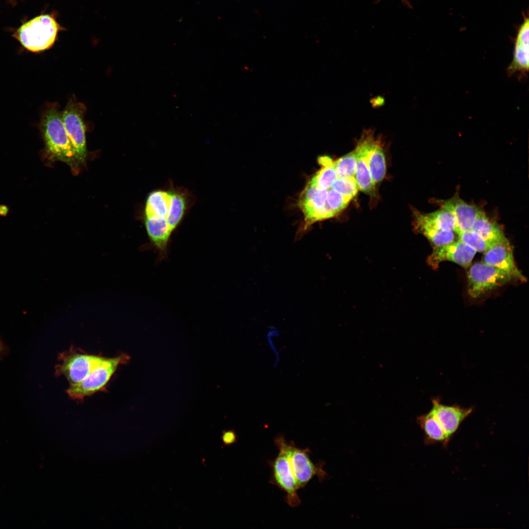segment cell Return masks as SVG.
<instances>
[{"label": "cell", "instance_id": "15", "mask_svg": "<svg viewBox=\"0 0 529 529\" xmlns=\"http://www.w3.org/2000/svg\"><path fill=\"white\" fill-rule=\"evenodd\" d=\"M442 207L452 213L456 222L455 232L457 234L471 230L479 212L477 208L466 203L458 196L443 202Z\"/></svg>", "mask_w": 529, "mask_h": 529}, {"label": "cell", "instance_id": "1", "mask_svg": "<svg viewBox=\"0 0 529 529\" xmlns=\"http://www.w3.org/2000/svg\"><path fill=\"white\" fill-rule=\"evenodd\" d=\"M47 152L51 157L72 167L77 162L75 153L65 130L62 113L55 105L49 107L41 122Z\"/></svg>", "mask_w": 529, "mask_h": 529}, {"label": "cell", "instance_id": "28", "mask_svg": "<svg viewBox=\"0 0 529 529\" xmlns=\"http://www.w3.org/2000/svg\"><path fill=\"white\" fill-rule=\"evenodd\" d=\"M3 350H4L3 345L1 343V342L0 341V356L1 355V354L3 352Z\"/></svg>", "mask_w": 529, "mask_h": 529}, {"label": "cell", "instance_id": "6", "mask_svg": "<svg viewBox=\"0 0 529 529\" xmlns=\"http://www.w3.org/2000/svg\"><path fill=\"white\" fill-rule=\"evenodd\" d=\"M468 280V294L477 298L515 279L504 271L481 262L471 266Z\"/></svg>", "mask_w": 529, "mask_h": 529}, {"label": "cell", "instance_id": "23", "mask_svg": "<svg viewBox=\"0 0 529 529\" xmlns=\"http://www.w3.org/2000/svg\"><path fill=\"white\" fill-rule=\"evenodd\" d=\"M356 150L334 161V165L339 177H354L357 167Z\"/></svg>", "mask_w": 529, "mask_h": 529}, {"label": "cell", "instance_id": "10", "mask_svg": "<svg viewBox=\"0 0 529 529\" xmlns=\"http://www.w3.org/2000/svg\"><path fill=\"white\" fill-rule=\"evenodd\" d=\"M476 253L475 249L459 240L435 247L427 258V263L433 269L438 268L440 263L446 261L467 267L470 265Z\"/></svg>", "mask_w": 529, "mask_h": 529}, {"label": "cell", "instance_id": "27", "mask_svg": "<svg viewBox=\"0 0 529 529\" xmlns=\"http://www.w3.org/2000/svg\"><path fill=\"white\" fill-rule=\"evenodd\" d=\"M224 442L227 444L234 443L236 439L235 433L233 431H228L224 433L223 437Z\"/></svg>", "mask_w": 529, "mask_h": 529}, {"label": "cell", "instance_id": "16", "mask_svg": "<svg viewBox=\"0 0 529 529\" xmlns=\"http://www.w3.org/2000/svg\"><path fill=\"white\" fill-rule=\"evenodd\" d=\"M171 200L170 184L167 188L158 189L150 192L146 200L144 217L168 219Z\"/></svg>", "mask_w": 529, "mask_h": 529}, {"label": "cell", "instance_id": "5", "mask_svg": "<svg viewBox=\"0 0 529 529\" xmlns=\"http://www.w3.org/2000/svg\"><path fill=\"white\" fill-rule=\"evenodd\" d=\"M102 356L88 354L73 346L59 353L55 366L56 376H64L70 385L83 380L104 359Z\"/></svg>", "mask_w": 529, "mask_h": 529}, {"label": "cell", "instance_id": "22", "mask_svg": "<svg viewBox=\"0 0 529 529\" xmlns=\"http://www.w3.org/2000/svg\"><path fill=\"white\" fill-rule=\"evenodd\" d=\"M416 230L424 235L435 247L441 246L454 241V231H445L430 226L415 218Z\"/></svg>", "mask_w": 529, "mask_h": 529}, {"label": "cell", "instance_id": "12", "mask_svg": "<svg viewBox=\"0 0 529 529\" xmlns=\"http://www.w3.org/2000/svg\"><path fill=\"white\" fill-rule=\"evenodd\" d=\"M372 131H364L355 148L357 162L354 177L359 190L370 196H375L376 184L371 176L367 161L368 144Z\"/></svg>", "mask_w": 529, "mask_h": 529}, {"label": "cell", "instance_id": "18", "mask_svg": "<svg viewBox=\"0 0 529 529\" xmlns=\"http://www.w3.org/2000/svg\"><path fill=\"white\" fill-rule=\"evenodd\" d=\"M417 421L424 432L427 444L439 443L447 446L449 441L431 410L418 417Z\"/></svg>", "mask_w": 529, "mask_h": 529}, {"label": "cell", "instance_id": "19", "mask_svg": "<svg viewBox=\"0 0 529 529\" xmlns=\"http://www.w3.org/2000/svg\"><path fill=\"white\" fill-rule=\"evenodd\" d=\"M471 230L484 240L491 242H498L506 240L502 229L481 211L479 212Z\"/></svg>", "mask_w": 529, "mask_h": 529}, {"label": "cell", "instance_id": "24", "mask_svg": "<svg viewBox=\"0 0 529 529\" xmlns=\"http://www.w3.org/2000/svg\"><path fill=\"white\" fill-rule=\"evenodd\" d=\"M459 240L466 243L476 252H485L495 243L486 241L483 239L476 233L469 230L458 234Z\"/></svg>", "mask_w": 529, "mask_h": 529}, {"label": "cell", "instance_id": "9", "mask_svg": "<svg viewBox=\"0 0 529 529\" xmlns=\"http://www.w3.org/2000/svg\"><path fill=\"white\" fill-rule=\"evenodd\" d=\"M431 411L450 441L461 424L473 412V408H464L457 405L442 404L438 398L432 399Z\"/></svg>", "mask_w": 529, "mask_h": 529}, {"label": "cell", "instance_id": "3", "mask_svg": "<svg viewBox=\"0 0 529 529\" xmlns=\"http://www.w3.org/2000/svg\"><path fill=\"white\" fill-rule=\"evenodd\" d=\"M59 29V25L52 16L42 15L21 25L16 35L26 49L38 52L48 49L53 45Z\"/></svg>", "mask_w": 529, "mask_h": 529}, {"label": "cell", "instance_id": "11", "mask_svg": "<svg viewBox=\"0 0 529 529\" xmlns=\"http://www.w3.org/2000/svg\"><path fill=\"white\" fill-rule=\"evenodd\" d=\"M483 259V263L504 271L515 280H526L515 264L512 248L507 239L495 243L484 252Z\"/></svg>", "mask_w": 529, "mask_h": 529}, {"label": "cell", "instance_id": "17", "mask_svg": "<svg viewBox=\"0 0 529 529\" xmlns=\"http://www.w3.org/2000/svg\"><path fill=\"white\" fill-rule=\"evenodd\" d=\"M367 161L371 176L376 184L382 181L385 176L386 164L381 141L375 138L373 131L369 138Z\"/></svg>", "mask_w": 529, "mask_h": 529}, {"label": "cell", "instance_id": "21", "mask_svg": "<svg viewBox=\"0 0 529 529\" xmlns=\"http://www.w3.org/2000/svg\"><path fill=\"white\" fill-rule=\"evenodd\" d=\"M318 162L321 168L308 182L318 188L328 190L337 177L334 161L329 156H321L318 158Z\"/></svg>", "mask_w": 529, "mask_h": 529}, {"label": "cell", "instance_id": "14", "mask_svg": "<svg viewBox=\"0 0 529 529\" xmlns=\"http://www.w3.org/2000/svg\"><path fill=\"white\" fill-rule=\"evenodd\" d=\"M171 191V204L167 222L173 233L179 227L193 203L192 194L184 188L169 184Z\"/></svg>", "mask_w": 529, "mask_h": 529}, {"label": "cell", "instance_id": "25", "mask_svg": "<svg viewBox=\"0 0 529 529\" xmlns=\"http://www.w3.org/2000/svg\"><path fill=\"white\" fill-rule=\"evenodd\" d=\"M330 188L352 199L357 195L359 190L355 177H337L332 183Z\"/></svg>", "mask_w": 529, "mask_h": 529}, {"label": "cell", "instance_id": "20", "mask_svg": "<svg viewBox=\"0 0 529 529\" xmlns=\"http://www.w3.org/2000/svg\"><path fill=\"white\" fill-rule=\"evenodd\" d=\"M415 217L424 223L436 228L455 231L456 222L454 216L451 212L442 207L441 209L428 214L414 212Z\"/></svg>", "mask_w": 529, "mask_h": 529}, {"label": "cell", "instance_id": "13", "mask_svg": "<svg viewBox=\"0 0 529 529\" xmlns=\"http://www.w3.org/2000/svg\"><path fill=\"white\" fill-rule=\"evenodd\" d=\"M529 70V20L525 18L515 40L513 58L506 69L509 76H525Z\"/></svg>", "mask_w": 529, "mask_h": 529}, {"label": "cell", "instance_id": "26", "mask_svg": "<svg viewBox=\"0 0 529 529\" xmlns=\"http://www.w3.org/2000/svg\"><path fill=\"white\" fill-rule=\"evenodd\" d=\"M327 191L326 206L332 211L335 216H337L348 205L352 199L345 196L332 188Z\"/></svg>", "mask_w": 529, "mask_h": 529}, {"label": "cell", "instance_id": "2", "mask_svg": "<svg viewBox=\"0 0 529 529\" xmlns=\"http://www.w3.org/2000/svg\"><path fill=\"white\" fill-rule=\"evenodd\" d=\"M130 357L122 353L113 358H105L83 380L70 385L66 392L74 400H82L86 397L106 390V385L122 364L127 363Z\"/></svg>", "mask_w": 529, "mask_h": 529}, {"label": "cell", "instance_id": "7", "mask_svg": "<svg viewBox=\"0 0 529 529\" xmlns=\"http://www.w3.org/2000/svg\"><path fill=\"white\" fill-rule=\"evenodd\" d=\"M85 105L71 99L62 113V120L69 138L75 153L77 163H82L86 156L85 127L83 117Z\"/></svg>", "mask_w": 529, "mask_h": 529}, {"label": "cell", "instance_id": "8", "mask_svg": "<svg viewBox=\"0 0 529 529\" xmlns=\"http://www.w3.org/2000/svg\"><path fill=\"white\" fill-rule=\"evenodd\" d=\"M269 464L272 472L270 482L286 493V502L290 506L299 505L301 500L297 494L299 488L286 455L279 451Z\"/></svg>", "mask_w": 529, "mask_h": 529}, {"label": "cell", "instance_id": "4", "mask_svg": "<svg viewBox=\"0 0 529 529\" xmlns=\"http://www.w3.org/2000/svg\"><path fill=\"white\" fill-rule=\"evenodd\" d=\"M274 443L279 450L286 455L299 489L304 487L314 476L321 481L325 478L326 474L322 465L314 464L311 460L308 448L297 447L294 442L286 441L282 435H278Z\"/></svg>", "mask_w": 529, "mask_h": 529}]
</instances>
